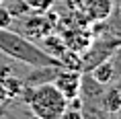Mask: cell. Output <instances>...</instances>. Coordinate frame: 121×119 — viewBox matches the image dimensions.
Listing matches in <instances>:
<instances>
[{
  "instance_id": "cell-1",
  "label": "cell",
  "mask_w": 121,
  "mask_h": 119,
  "mask_svg": "<svg viewBox=\"0 0 121 119\" xmlns=\"http://www.w3.org/2000/svg\"><path fill=\"white\" fill-rule=\"evenodd\" d=\"M0 51L10 56L13 60L25 64V66H33V68H39V66H60L57 60L45 53L41 47L29 41L27 37L19 35V33H13L8 29H0Z\"/></svg>"
},
{
  "instance_id": "cell-2",
  "label": "cell",
  "mask_w": 121,
  "mask_h": 119,
  "mask_svg": "<svg viewBox=\"0 0 121 119\" xmlns=\"http://www.w3.org/2000/svg\"><path fill=\"white\" fill-rule=\"evenodd\" d=\"M25 93L31 113L37 119H62L64 113L68 111V99L51 82H43L37 86H25Z\"/></svg>"
},
{
  "instance_id": "cell-3",
  "label": "cell",
  "mask_w": 121,
  "mask_h": 119,
  "mask_svg": "<svg viewBox=\"0 0 121 119\" xmlns=\"http://www.w3.org/2000/svg\"><path fill=\"white\" fill-rule=\"evenodd\" d=\"M53 84H56L62 94H64L66 99H76L78 94H80V80H82V74L78 72V70H57L56 78H53Z\"/></svg>"
},
{
  "instance_id": "cell-4",
  "label": "cell",
  "mask_w": 121,
  "mask_h": 119,
  "mask_svg": "<svg viewBox=\"0 0 121 119\" xmlns=\"http://www.w3.org/2000/svg\"><path fill=\"white\" fill-rule=\"evenodd\" d=\"M80 8H84V14L88 21L95 23H103L113 14V0H82Z\"/></svg>"
},
{
  "instance_id": "cell-5",
  "label": "cell",
  "mask_w": 121,
  "mask_h": 119,
  "mask_svg": "<svg viewBox=\"0 0 121 119\" xmlns=\"http://www.w3.org/2000/svg\"><path fill=\"white\" fill-rule=\"evenodd\" d=\"M88 74L95 82L105 86V84H111V80L115 78V66H113L111 60H103V62H99L96 66H92L88 70Z\"/></svg>"
},
{
  "instance_id": "cell-6",
  "label": "cell",
  "mask_w": 121,
  "mask_h": 119,
  "mask_svg": "<svg viewBox=\"0 0 121 119\" xmlns=\"http://www.w3.org/2000/svg\"><path fill=\"white\" fill-rule=\"evenodd\" d=\"M25 29H27V35H31V37L35 35V37H41V39L51 33L49 19H45V17H33V19H29Z\"/></svg>"
},
{
  "instance_id": "cell-7",
  "label": "cell",
  "mask_w": 121,
  "mask_h": 119,
  "mask_svg": "<svg viewBox=\"0 0 121 119\" xmlns=\"http://www.w3.org/2000/svg\"><path fill=\"white\" fill-rule=\"evenodd\" d=\"M43 41H45V47L47 49H43L45 53H49L53 60H60V57L66 53V49H68V45H66V41L64 39H60L57 35H47V37H43Z\"/></svg>"
},
{
  "instance_id": "cell-8",
  "label": "cell",
  "mask_w": 121,
  "mask_h": 119,
  "mask_svg": "<svg viewBox=\"0 0 121 119\" xmlns=\"http://www.w3.org/2000/svg\"><path fill=\"white\" fill-rule=\"evenodd\" d=\"M101 105H103V109H105L107 113L115 115V113L121 109V90H119V88H111V90H107V93L101 97Z\"/></svg>"
},
{
  "instance_id": "cell-9",
  "label": "cell",
  "mask_w": 121,
  "mask_h": 119,
  "mask_svg": "<svg viewBox=\"0 0 121 119\" xmlns=\"http://www.w3.org/2000/svg\"><path fill=\"white\" fill-rule=\"evenodd\" d=\"M8 8V13L13 14V19L14 17H21V14H27L29 10H31V6L27 4V0H14L10 6H6Z\"/></svg>"
},
{
  "instance_id": "cell-10",
  "label": "cell",
  "mask_w": 121,
  "mask_h": 119,
  "mask_svg": "<svg viewBox=\"0 0 121 119\" xmlns=\"http://www.w3.org/2000/svg\"><path fill=\"white\" fill-rule=\"evenodd\" d=\"M27 4L31 6V10L45 13V10H49V6L53 4V0H27Z\"/></svg>"
},
{
  "instance_id": "cell-11",
  "label": "cell",
  "mask_w": 121,
  "mask_h": 119,
  "mask_svg": "<svg viewBox=\"0 0 121 119\" xmlns=\"http://www.w3.org/2000/svg\"><path fill=\"white\" fill-rule=\"evenodd\" d=\"M10 25H13V14L8 13L4 4H0V29H10Z\"/></svg>"
},
{
  "instance_id": "cell-12",
  "label": "cell",
  "mask_w": 121,
  "mask_h": 119,
  "mask_svg": "<svg viewBox=\"0 0 121 119\" xmlns=\"http://www.w3.org/2000/svg\"><path fill=\"white\" fill-rule=\"evenodd\" d=\"M68 4H70L72 10H80V4H82V0H66Z\"/></svg>"
},
{
  "instance_id": "cell-13",
  "label": "cell",
  "mask_w": 121,
  "mask_h": 119,
  "mask_svg": "<svg viewBox=\"0 0 121 119\" xmlns=\"http://www.w3.org/2000/svg\"><path fill=\"white\" fill-rule=\"evenodd\" d=\"M115 115H117V119H121V109H119L117 113H115Z\"/></svg>"
},
{
  "instance_id": "cell-14",
  "label": "cell",
  "mask_w": 121,
  "mask_h": 119,
  "mask_svg": "<svg viewBox=\"0 0 121 119\" xmlns=\"http://www.w3.org/2000/svg\"><path fill=\"white\" fill-rule=\"evenodd\" d=\"M117 8H119V13H121V0H119V4H117Z\"/></svg>"
},
{
  "instance_id": "cell-15",
  "label": "cell",
  "mask_w": 121,
  "mask_h": 119,
  "mask_svg": "<svg viewBox=\"0 0 121 119\" xmlns=\"http://www.w3.org/2000/svg\"><path fill=\"white\" fill-rule=\"evenodd\" d=\"M0 4H4V0H0Z\"/></svg>"
}]
</instances>
